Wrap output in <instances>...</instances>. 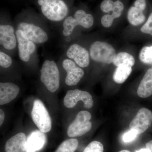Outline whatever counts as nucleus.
Listing matches in <instances>:
<instances>
[{"label": "nucleus", "instance_id": "nucleus-1", "mask_svg": "<svg viewBox=\"0 0 152 152\" xmlns=\"http://www.w3.org/2000/svg\"><path fill=\"white\" fill-rule=\"evenodd\" d=\"M44 17L55 23L64 21L67 17L69 8L63 0H38Z\"/></svg>", "mask_w": 152, "mask_h": 152}, {"label": "nucleus", "instance_id": "nucleus-2", "mask_svg": "<svg viewBox=\"0 0 152 152\" xmlns=\"http://www.w3.org/2000/svg\"><path fill=\"white\" fill-rule=\"evenodd\" d=\"M94 23V17L91 14L87 13L83 10H78L73 16H67L63 21V35L68 37L72 34L77 26L88 29L92 26Z\"/></svg>", "mask_w": 152, "mask_h": 152}, {"label": "nucleus", "instance_id": "nucleus-3", "mask_svg": "<svg viewBox=\"0 0 152 152\" xmlns=\"http://www.w3.org/2000/svg\"><path fill=\"white\" fill-rule=\"evenodd\" d=\"M40 80L49 91L54 93L58 89L60 73L56 63L53 60H46L41 69Z\"/></svg>", "mask_w": 152, "mask_h": 152}, {"label": "nucleus", "instance_id": "nucleus-4", "mask_svg": "<svg viewBox=\"0 0 152 152\" xmlns=\"http://www.w3.org/2000/svg\"><path fill=\"white\" fill-rule=\"evenodd\" d=\"M89 53L93 61L108 64L113 63L116 55L115 50L111 45L99 41L91 45Z\"/></svg>", "mask_w": 152, "mask_h": 152}, {"label": "nucleus", "instance_id": "nucleus-5", "mask_svg": "<svg viewBox=\"0 0 152 152\" xmlns=\"http://www.w3.org/2000/svg\"><path fill=\"white\" fill-rule=\"evenodd\" d=\"M32 118L39 130L48 133L52 129V121L48 112L42 101L39 99L34 102L31 111Z\"/></svg>", "mask_w": 152, "mask_h": 152}, {"label": "nucleus", "instance_id": "nucleus-6", "mask_svg": "<svg viewBox=\"0 0 152 152\" xmlns=\"http://www.w3.org/2000/svg\"><path fill=\"white\" fill-rule=\"evenodd\" d=\"M91 118L89 112L87 111L79 112L68 128V136L70 137H76L83 135L89 132L92 126L90 121Z\"/></svg>", "mask_w": 152, "mask_h": 152}, {"label": "nucleus", "instance_id": "nucleus-7", "mask_svg": "<svg viewBox=\"0 0 152 152\" xmlns=\"http://www.w3.org/2000/svg\"><path fill=\"white\" fill-rule=\"evenodd\" d=\"M16 29L20 30L26 37L36 44L45 43L49 39L48 34L45 30L34 23L20 22Z\"/></svg>", "mask_w": 152, "mask_h": 152}, {"label": "nucleus", "instance_id": "nucleus-8", "mask_svg": "<svg viewBox=\"0 0 152 152\" xmlns=\"http://www.w3.org/2000/svg\"><path fill=\"white\" fill-rule=\"evenodd\" d=\"M80 101L84 103V106L87 109L91 108L94 104L92 96L91 94L86 91L79 89L68 91L64 98V104L66 107L72 108Z\"/></svg>", "mask_w": 152, "mask_h": 152}, {"label": "nucleus", "instance_id": "nucleus-9", "mask_svg": "<svg viewBox=\"0 0 152 152\" xmlns=\"http://www.w3.org/2000/svg\"><path fill=\"white\" fill-rule=\"evenodd\" d=\"M152 124L151 111L143 107L139 110L135 116L131 121L129 128L131 130L137 131L138 134H140L148 130Z\"/></svg>", "mask_w": 152, "mask_h": 152}, {"label": "nucleus", "instance_id": "nucleus-10", "mask_svg": "<svg viewBox=\"0 0 152 152\" xmlns=\"http://www.w3.org/2000/svg\"><path fill=\"white\" fill-rule=\"evenodd\" d=\"M66 55L67 58L73 60L80 67L86 68L89 65V52L78 44L70 45L66 51Z\"/></svg>", "mask_w": 152, "mask_h": 152}, {"label": "nucleus", "instance_id": "nucleus-11", "mask_svg": "<svg viewBox=\"0 0 152 152\" xmlns=\"http://www.w3.org/2000/svg\"><path fill=\"white\" fill-rule=\"evenodd\" d=\"M18 55L20 59L24 62L30 61L36 51V44L26 37L21 31L16 30Z\"/></svg>", "mask_w": 152, "mask_h": 152}, {"label": "nucleus", "instance_id": "nucleus-12", "mask_svg": "<svg viewBox=\"0 0 152 152\" xmlns=\"http://www.w3.org/2000/svg\"><path fill=\"white\" fill-rule=\"evenodd\" d=\"M62 66L66 72L65 82L68 86L77 85L84 75V72L73 60L67 58L63 61Z\"/></svg>", "mask_w": 152, "mask_h": 152}, {"label": "nucleus", "instance_id": "nucleus-13", "mask_svg": "<svg viewBox=\"0 0 152 152\" xmlns=\"http://www.w3.org/2000/svg\"><path fill=\"white\" fill-rule=\"evenodd\" d=\"M0 45L5 50L12 51L18 47L16 30L7 24L0 25Z\"/></svg>", "mask_w": 152, "mask_h": 152}, {"label": "nucleus", "instance_id": "nucleus-14", "mask_svg": "<svg viewBox=\"0 0 152 152\" xmlns=\"http://www.w3.org/2000/svg\"><path fill=\"white\" fill-rule=\"evenodd\" d=\"M46 136L40 130L33 131L27 138L25 152H36L42 149L46 144Z\"/></svg>", "mask_w": 152, "mask_h": 152}, {"label": "nucleus", "instance_id": "nucleus-15", "mask_svg": "<svg viewBox=\"0 0 152 152\" xmlns=\"http://www.w3.org/2000/svg\"><path fill=\"white\" fill-rule=\"evenodd\" d=\"M20 88L11 83H0V104H6L10 102L17 97Z\"/></svg>", "mask_w": 152, "mask_h": 152}, {"label": "nucleus", "instance_id": "nucleus-16", "mask_svg": "<svg viewBox=\"0 0 152 152\" xmlns=\"http://www.w3.org/2000/svg\"><path fill=\"white\" fill-rule=\"evenodd\" d=\"M26 136L23 133H19L8 140L5 145L6 152H25Z\"/></svg>", "mask_w": 152, "mask_h": 152}, {"label": "nucleus", "instance_id": "nucleus-17", "mask_svg": "<svg viewBox=\"0 0 152 152\" xmlns=\"http://www.w3.org/2000/svg\"><path fill=\"white\" fill-rule=\"evenodd\" d=\"M137 94L140 97L147 98L152 95V67L147 70L141 81Z\"/></svg>", "mask_w": 152, "mask_h": 152}, {"label": "nucleus", "instance_id": "nucleus-18", "mask_svg": "<svg viewBox=\"0 0 152 152\" xmlns=\"http://www.w3.org/2000/svg\"><path fill=\"white\" fill-rule=\"evenodd\" d=\"M132 67L126 65L121 64L117 67L113 75V79L117 83H124L132 73Z\"/></svg>", "mask_w": 152, "mask_h": 152}, {"label": "nucleus", "instance_id": "nucleus-19", "mask_svg": "<svg viewBox=\"0 0 152 152\" xmlns=\"http://www.w3.org/2000/svg\"><path fill=\"white\" fill-rule=\"evenodd\" d=\"M143 12L134 6L131 7L127 14V18L130 23L134 26H139L145 20V16Z\"/></svg>", "mask_w": 152, "mask_h": 152}, {"label": "nucleus", "instance_id": "nucleus-20", "mask_svg": "<svg viewBox=\"0 0 152 152\" xmlns=\"http://www.w3.org/2000/svg\"><path fill=\"white\" fill-rule=\"evenodd\" d=\"M113 63L117 67L121 64L126 65L132 67L135 64V59L132 55L128 53L121 52L116 55Z\"/></svg>", "mask_w": 152, "mask_h": 152}, {"label": "nucleus", "instance_id": "nucleus-21", "mask_svg": "<svg viewBox=\"0 0 152 152\" xmlns=\"http://www.w3.org/2000/svg\"><path fill=\"white\" fill-rule=\"evenodd\" d=\"M78 144V141L76 139H68L63 142L55 152H75Z\"/></svg>", "mask_w": 152, "mask_h": 152}, {"label": "nucleus", "instance_id": "nucleus-22", "mask_svg": "<svg viewBox=\"0 0 152 152\" xmlns=\"http://www.w3.org/2000/svg\"><path fill=\"white\" fill-rule=\"evenodd\" d=\"M139 59L146 64L152 65V45L143 47L140 51Z\"/></svg>", "mask_w": 152, "mask_h": 152}, {"label": "nucleus", "instance_id": "nucleus-23", "mask_svg": "<svg viewBox=\"0 0 152 152\" xmlns=\"http://www.w3.org/2000/svg\"><path fill=\"white\" fill-rule=\"evenodd\" d=\"M104 146L102 143L94 141L90 143L83 152H103Z\"/></svg>", "mask_w": 152, "mask_h": 152}, {"label": "nucleus", "instance_id": "nucleus-24", "mask_svg": "<svg viewBox=\"0 0 152 152\" xmlns=\"http://www.w3.org/2000/svg\"><path fill=\"white\" fill-rule=\"evenodd\" d=\"M12 59L8 54L1 51L0 52V66L2 67H10L12 64Z\"/></svg>", "mask_w": 152, "mask_h": 152}, {"label": "nucleus", "instance_id": "nucleus-25", "mask_svg": "<svg viewBox=\"0 0 152 152\" xmlns=\"http://www.w3.org/2000/svg\"><path fill=\"white\" fill-rule=\"evenodd\" d=\"M124 10V5L122 2L120 1H116L114 2V7L112 11L111 16L114 19L118 18L121 15L123 11Z\"/></svg>", "mask_w": 152, "mask_h": 152}, {"label": "nucleus", "instance_id": "nucleus-26", "mask_svg": "<svg viewBox=\"0 0 152 152\" xmlns=\"http://www.w3.org/2000/svg\"><path fill=\"white\" fill-rule=\"evenodd\" d=\"M140 30L142 33L152 36V12L150 15L147 22L141 28Z\"/></svg>", "mask_w": 152, "mask_h": 152}, {"label": "nucleus", "instance_id": "nucleus-27", "mask_svg": "<svg viewBox=\"0 0 152 152\" xmlns=\"http://www.w3.org/2000/svg\"><path fill=\"white\" fill-rule=\"evenodd\" d=\"M114 2L112 0H104L100 5L101 10L104 13H109L113 11Z\"/></svg>", "mask_w": 152, "mask_h": 152}, {"label": "nucleus", "instance_id": "nucleus-28", "mask_svg": "<svg viewBox=\"0 0 152 152\" xmlns=\"http://www.w3.org/2000/svg\"><path fill=\"white\" fill-rule=\"evenodd\" d=\"M138 134L134 130H131L124 134L123 140L125 143H129L134 141L137 138Z\"/></svg>", "mask_w": 152, "mask_h": 152}, {"label": "nucleus", "instance_id": "nucleus-29", "mask_svg": "<svg viewBox=\"0 0 152 152\" xmlns=\"http://www.w3.org/2000/svg\"><path fill=\"white\" fill-rule=\"evenodd\" d=\"M114 20L110 15H105L101 19V23L104 27L109 28L113 24Z\"/></svg>", "mask_w": 152, "mask_h": 152}, {"label": "nucleus", "instance_id": "nucleus-30", "mask_svg": "<svg viewBox=\"0 0 152 152\" xmlns=\"http://www.w3.org/2000/svg\"><path fill=\"white\" fill-rule=\"evenodd\" d=\"M134 6L144 11L146 7V0H136L134 3Z\"/></svg>", "mask_w": 152, "mask_h": 152}, {"label": "nucleus", "instance_id": "nucleus-31", "mask_svg": "<svg viewBox=\"0 0 152 152\" xmlns=\"http://www.w3.org/2000/svg\"><path fill=\"white\" fill-rule=\"evenodd\" d=\"M5 115L4 112L2 109L0 110V126H1L3 124V123L4 122V121L5 119Z\"/></svg>", "mask_w": 152, "mask_h": 152}, {"label": "nucleus", "instance_id": "nucleus-32", "mask_svg": "<svg viewBox=\"0 0 152 152\" xmlns=\"http://www.w3.org/2000/svg\"><path fill=\"white\" fill-rule=\"evenodd\" d=\"M145 147L149 152H152V140L146 143Z\"/></svg>", "mask_w": 152, "mask_h": 152}, {"label": "nucleus", "instance_id": "nucleus-33", "mask_svg": "<svg viewBox=\"0 0 152 152\" xmlns=\"http://www.w3.org/2000/svg\"><path fill=\"white\" fill-rule=\"evenodd\" d=\"M136 152H149V151L146 148H142L141 149L137 151Z\"/></svg>", "mask_w": 152, "mask_h": 152}, {"label": "nucleus", "instance_id": "nucleus-34", "mask_svg": "<svg viewBox=\"0 0 152 152\" xmlns=\"http://www.w3.org/2000/svg\"><path fill=\"white\" fill-rule=\"evenodd\" d=\"M131 152L129 151H128V150H122V151H120L119 152Z\"/></svg>", "mask_w": 152, "mask_h": 152}, {"label": "nucleus", "instance_id": "nucleus-35", "mask_svg": "<svg viewBox=\"0 0 152 152\" xmlns=\"http://www.w3.org/2000/svg\"><path fill=\"white\" fill-rule=\"evenodd\" d=\"M117 1H120V0H117Z\"/></svg>", "mask_w": 152, "mask_h": 152}]
</instances>
